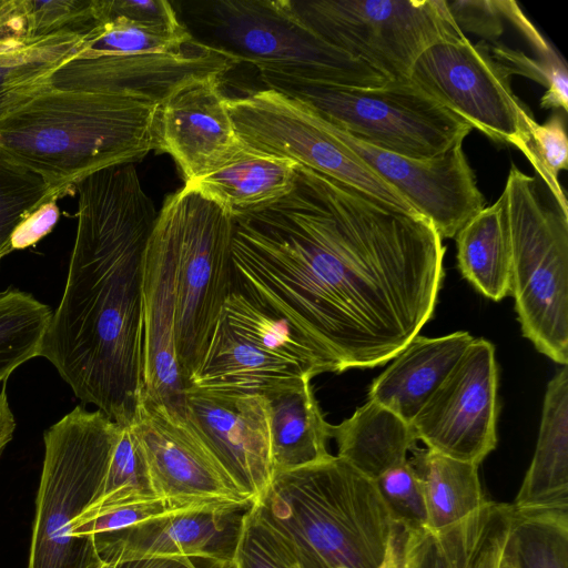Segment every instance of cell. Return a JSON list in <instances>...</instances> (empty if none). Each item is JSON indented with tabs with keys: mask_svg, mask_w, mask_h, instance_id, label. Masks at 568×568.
Returning <instances> with one entry per match:
<instances>
[{
	"mask_svg": "<svg viewBox=\"0 0 568 568\" xmlns=\"http://www.w3.org/2000/svg\"><path fill=\"white\" fill-rule=\"evenodd\" d=\"M446 247L433 224L301 164L290 194L234 219L233 288L337 366L393 359L432 318Z\"/></svg>",
	"mask_w": 568,
	"mask_h": 568,
	"instance_id": "1",
	"label": "cell"
},
{
	"mask_svg": "<svg viewBox=\"0 0 568 568\" xmlns=\"http://www.w3.org/2000/svg\"><path fill=\"white\" fill-rule=\"evenodd\" d=\"M75 190L74 244L40 357L77 398L129 425L142 389L143 262L158 211L133 163L95 171Z\"/></svg>",
	"mask_w": 568,
	"mask_h": 568,
	"instance_id": "2",
	"label": "cell"
},
{
	"mask_svg": "<svg viewBox=\"0 0 568 568\" xmlns=\"http://www.w3.org/2000/svg\"><path fill=\"white\" fill-rule=\"evenodd\" d=\"M159 106L49 85L0 118V156L41 176L59 199L95 171L159 150Z\"/></svg>",
	"mask_w": 568,
	"mask_h": 568,
	"instance_id": "3",
	"label": "cell"
},
{
	"mask_svg": "<svg viewBox=\"0 0 568 568\" xmlns=\"http://www.w3.org/2000/svg\"><path fill=\"white\" fill-rule=\"evenodd\" d=\"M252 509L298 568H377L397 529L375 481L333 455L274 473Z\"/></svg>",
	"mask_w": 568,
	"mask_h": 568,
	"instance_id": "4",
	"label": "cell"
},
{
	"mask_svg": "<svg viewBox=\"0 0 568 568\" xmlns=\"http://www.w3.org/2000/svg\"><path fill=\"white\" fill-rule=\"evenodd\" d=\"M181 22L192 38L258 72L308 81L374 89L388 80L331 45L293 10L291 0H214L180 3Z\"/></svg>",
	"mask_w": 568,
	"mask_h": 568,
	"instance_id": "5",
	"label": "cell"
},
{
	"mask_svg": "<svg viewBox=\"0 0 568 568\" xmlns=\"http://www.w3.org/2000/svg\"><path fill=\"white\" fill-rule=\"evenodd\" d=\"M503 201L511 253L510 295L523 335L568 363V214L540 181L511 165Z\"/></svg>",
	"mask_w": 568,
	"mask_h": 568,
	"instance_id": "6",
	"label": "cell"
},
{
	"mask_svg": "<svg viewBox=\"0 0 568 568\" xmlns=\"http://www.w3.org/2000/svg\"><path fill=\"white\" fill-rule=\"evenodd\" d=\"M121 425L74 407L43 434L44 457L27 568H99L92 539L73 537L75 519L98 496Z\"/></svg>",
	"mask_w": 568,
	"mask_h": 568,
	"instance_id": "7",
	"label": "cell"
},
{
	"mask_svg": "<svg viewBox=\"0 0 568 568\" xmlns=\"http://www.w3.org/2000/svg\"><path fill=\"white\" fill-rule=\"evenodd\" d=\"M267 89L300 101L321 118L378 149L413 159L438 156L473 128L410 79L361 89L261 71Z\"/></svg>",
	"mask_w": 568,
	"mask_h": 568,
	"instance_id": "8",
	"label": "cell"
},
{
	"mask_svg": "<svg viewBox=\"0 0 568 568\" xmlns=\"http://www.w3.org/2000/svg\"><path fill=\"white\" fill-rule=\"evenodd\" d=\"M162 207L172 221L176 248L175 352L189 379L201 366L233 288L234 217L217 203L183 186Z\"/></svg>",
	"mask_w": 568,
	"mask_h": 568,
	"instance_id": "9",
	"label": "cell"
},
{
	"mask_svg": "<svg viewBox=\"0 0 568 568\" xmlns=\"http://www.w3.org/2000/svg\"><path fill=\"white\" fill-rule=\"evenodd\" d=\"M300 20L388 81L406 80L420 54L464 36L446 0H291Z\"/></svg>",
	"mask_w": 568,
	"mask_h": 568,
	"instance_id": "10",
	"label": "cell"
},
{
	"mask_svg": "<svg viewBox=\"0 0 568 568\" xmlns=\"http://www.w3.org/2000/svg\"><path fill=\"white\" fill-rule=\"evenodd\" d=\"M226 105L240 138L248 146L291 159L398 210L419 215L341 141L329 122L300 101L266 88L226 98Z\"/></svg>",
	"mask_w": 568,
	"mask_h": 568,
	"instance_id": "11",
	"label": "cell"
},
{
	"mask_svg": "<svg viewBox=\"0 0 568 568\" xmlns=\"http://www.w3.org/2000/svg\"><path fill=\"white\" fill-rule=\"evenodd\" d=\"M510 78L489 45L473 44L465 34L429 47L409 74L416 87L473 129L519 150L532 114L513 92Z\"/></svg>",
	"mask_w": 568,
	"mask_h": 568,
	"instance_id": "12",
	"label": "cell"
},
{
	"mask_svg": "<svg viewBox=\"0 0 568 568\" xmlns=\"http://www.w3.org/2000/svg\"><path fill=\"white\" fill-rule=\"evenodd\" d=\"M154 494L179 511L251 507L192 423L140 392L129 424Z\"/></svg>",
	"mask_w": 568,
	"mask_h": 568,
	"instance_id": "13",
	"label": "cell"
},
{
	"mask_svg": "<svg viewBox=\"0 0 568 568\" xmlns=\"http://www.w3.org/2000/svg\"><path fill=\"white\" fill-rule=\"evenodd\" d=\"M495 346L474 338L410 422L417 440L442 455L480 465L497 445Z\"/></svg>",
	"mask_w": 568,
	"mask_h": 568,
	"instance_id": "14",
	"label": "cell"
},
{
	"mask_svg": "<svg viewBox=\"0 0 568 568\" xmlns=\"http://www.w3.org/2000/svg\"><path fill=\"white\" fill-rule=\"evenodd\" d=\"M332 126L345 145L433 224L442 240L455 237L485 207L463 142L438 156L413 159L378 149Z\"/></svg>",
	"mask_w": 568,
	"mask_h": 568,
	"instance_id": "15",
	"label": "cell"
},
{
	"mask_svg": "<svg viewBox=\"0 0 568 568\" xmlns=\"http://www.w3.org/2000/svg\"><path fill=\"white\" fill-rule=\"evenodd\" d=\"M185 393L189 420L237 486L257 503L274 475L265 396L193 387Z\"/></svg>",
	"mask_w": 568,
	"mask_h": 568,
	"instance_id": "16",
	"label": "cell"
},
{
	"mask_svg": "<svg viewBox=\"0 0 568 568\" xmlns=\"http://www.w3.org/2000/svg\"><path fill=\"white\" fill-rule=\"evenodd\" d=\"M236 63L197 43L169 54L95 55L65 61L50 79V87L146 100L161 105L181 88L223 77Z\"/></svg>",
	"mask_w": 568,
	"mask_h": 568,
	"instance_id": "17",
	"label": "cell"
},
{
	"mask_svg": "<svg viewBox=\"0 0 568 568\" xmlns=\"http://www.w3.org/2000/svg\"><path fill=\"white\" fill-rule=\"evenodd\" d=\"M142 388L174 417L187 420L186 384L175 352L176 248L161 206L143 262Z\"/></svg>",
	"mask_w": 568,
	"mask_h": 568,
	"instance_id": "18",
	"label": "cell"
},
{
	"mask_svg": "<svg viewBox=\"0 0 568 568\" xmlns=\"http://www.w3.org/2000/svg\"><path fill=\"white\" fill-rule=\"evenodd\" d=\"M220 80L210 77L190 83L159 106V151L171 155L185 183L223 165L245 146Z\"/></svg>",
	"mask_w": 568,
	"mask_h": 568,
	"instance_id": "19",
	"label": "cell"
},
{
	"mask_svg": "<svg viewBox=\"0 0 568 568\" xmlns=\"http://www.w3.org/2000/svg\"><path fill=\"white\" fill-rule=\"evenodd\" d=\"M251 507L169 514L93 537L92 541L99 557L108 562L151 556L233 561L242 521Z\"/></svg>",
	"mask_w": 568,
	"mask_h": 568,
	"instance_id": "20",
	"label": "cell"
},
{
	"mask_svg": "<svg viewBox=\"0 0 568 568\" xmlns=\"http://www.w3.org/2000/svg\"><path fill=\"white\" fill-rule=\"evenodd\" d=\"M513 507L487 500L455 525L403 530L399 568H499Z\"/></svg>",
	"mask_w": 568,
	"mask_h": 568,
	"instance_id": "21",
	"label": "cell"
},
{
	"mask_svg": "<svg viewBox=\"0 0 568 568\" xmlns=\"http://www.w3.org/2000/svg\"><path fill=\"white\" fill-rule=\"evenodd\" d=\"M473 339L462 331L440 337L416 335L374 379L368 399L410 424Z\"/></svg>",
	"mask_w": 568,
	"mask_h": 568,
	"instance_id": "22",
	"label": "cell"
},
{
	"mask_svg": "<svg viewBox=\"0 0 568 568\" xmlns=\"http://www.w3.org/2000/svg\"><path fill=\"white\" fill-rule=\"evenodd\" d=\"M298 163L245 144L230 161L184 184L234 219L264 210L290 194Z\"/></svg>",
	"mask_w": 568,
	"mask_h": 568,
	"instance_id": "23",
	"label": "cell"
},
{
	"mask_svg": "<svg viewBox=\"0 0 568 568\" xmlns=\"http://www.w3.org/2000/svg\"><path fill=\"white\" fill-rule=\"evenodd\" d=\"M517 510L568 509V368L545 393L531 463L511 505Z\"/></svg>",
	"mask_w": 568,
	"mask_h": 568,
	"instance_id": "24",
	"label": "cell"
},
{
	"mask_svg": "<svg viewBox=\"0 0 568 568\" xmlns=\"http://www.w3.org/2000/svg\"><path fill=\"white\" fill-rule=\"evenodd\" d=\"M313 376L298 365L276 357L237 335L222 318L199 369L187 387L254 394Z\"/></svg>",
	"mask_w": 568,
	"mask_h": 568,
	"instance_id": "25",
	"label": "cell"
},
{
	"mask_svg": "<svg viewBox=\"0 0 568 568\" xmlns=\"http://www.w3.org/2000/svg\"><path fill=\"white\" fill-rule=\"evenodd\" d=\"M311 378L303 377L265 394L274 473L329 458L328 424L314 395Z\"/></svg>",
	"mask_w": 568,
	"mask_h": 568,
	"instance_id": "26",
	"label": "cell"
},
{
	"mask_svg": "<svg viewBox=\"0 0 568 568\" xmlns=\"http://www.w3.org/2000/svg\"><path fill=\"white\" fill-rule=\"evenodd\" d=\"M337 455L372 480L408 460L417 438L409 423L367 400L351 417L331 425Z\"/></svg>",
	"mask_w": 568,
	"mask_h": 568,
	"instance_id": "27",
	"label": "cell"
},
{
	"mask_svg": "<svg viewBox=\"0 0 568 568\" xmlns=\"http://www.w3.org/2000/svg\"><path fill=\"white\" fill-rule=\"evenodd\" d=\"M83 37L58 33L29 41L23 24L0 32V118L49 87L54 71L78 54Z\"/></svg>",
	"mask_w": 568,
	"mask_h": 568,
	"instance_id": "28",
	"label": "cell"
},
{
	"mask_svg": "<svg viewBox=\"0 0 568 568\" xmlns=\"http://www.w3.org/2000/svg\"><path fill=\"white\" fill-rule=\"evenodd\" d=\"M221 318L237 335L313 377L339 373L336 364L287 320L236 288L226 298Z\"/></svg>",
	"mask_w": 568,
	"mask_h": 568,
	"instance_id": "29",
	"label": "cell"
},
{
	"mask_svg": "<svg viewBox=\"0 0 568 568\" xmlns=\"http://www.w3.org/2000/svg\"><path fill=\"white\" fill-rule=\"evenodd\" d=\"M455 239L464 278L493 301L510 295V242L500 196L473 216Z\"/></svg>",
	"mask_w": 568,
	"mask_h": 568,
	"instance_id": "30",
	"label": "cell"
},
{
	"mask_svg": "<svg viewBox=\"0 0 568 568\" xmlns=\"http://www.w3.org/2000/svg\"><path fill=\"white\" fill-rule=\"evenodd\" d=\"M422 479L429 529L438 530L463 520L487 499L478 466L430 449L417 450L409 459Z\"/></svg>",
	"mask_w": 568,
	"mask_h": 568,
	"instance_id": "31",
	"label": "cell"
},
{
	"mask_svg": "<svg viewBox=\"0 0 568 568\" xmlns=\"http://www.w3.org/2000/svg\"><path fill=\"white\" fill-rule=\"evenodd\" d=\"M503 559L511 568H568V509L513 507Z\"/></svg>",
	"mask_w": 568,
	"mask_h": 568,
	"instance_id": "32",
	"label": "cell"
},
{
	"mask_svg": "<svg viewBox=\"0 0 568 568\" xmlns=\"http://www.w3.org/2000/svg\"><path fill=\"white\" fill-rule=\"evenodd\" d=\"M51 316V308L28 292L7 288L0 293V383L40 357Z\"/></svg>",
	"mask_w": 568,
	"mask_h": 568,
	"instance_id": "33",
	"label": "cell"
},
{
	"mask_svg": "<svg viewBox=\"0 0 568 568\" xmlns=\"http://www.w3.org/2000/svg\"><path fill=\"white\" fill-rule=\"evenodd\" d=\"M194 39L185 29L172 31L124 19L101 22L82 40L77 55H149L176 53Z\"/></svg>",
	"mask_w": 568,
	"mask_h": 568,
	"instance_id": "34",
	"label": "cell"
},
{
	"mask_svg": "<svg viewBox=\"0 0 568 568\" xmlns=\"http://www.w3.org/2000/svg\"><path fill=\"white\" fill-rule=\"evenodd\" d=\"M158 498L130 426L121 425L100 491L84 510H99Z\"/></svg>",
	"mask_w": 568,
	"mask_h": 568,
	"instance_id": "35",
	"label": "cell"
},
{
	"mask_svg": "<svg viewBox=\"0 0 568 568\" xmlns=\"http://www.w3.org/2000/svg\"><path fill=\"white\" fill-rule=\"evenodd\" d=\"M50 200L58 197L41 176L0 156V260L19 223Z\"/></svg>",
	"mask_w": 568,
	"mask_h": 568,
	"instance_id": "36",
	"label": "cell"
},
{
	"mask_svg": "<svg viewBox=\"0 0 568 568\" xmlns=\"http://www.w3.org/2000/svg\"><path fill=\"white\" fill-rule=\"evenodd\" d=\"M23 38L58 33L85 36L102 22L99 0H22Z\"/></svg>",
	"mask_w": 568,
	"mask_h": 568,
	"instance_id": "37",
	"label": "cell"
},
{
	"mask_svg": "<svg viewBox=\"0 0 568 568\" xmlns=\"http://www.w3.org/2000/svg\"><path fill=\"white\" fill-rule=\"evenodd\" d=\"M519 151L530 162L560 209L568 214L567 199L558 180L560 171L568 168V139L562 116L554 114L542 124L531 116L528 120L527 139Z\"/></svg>",
	"mask_w": 568,
	"mask_h": 568,
	"instance_id": "38",
	"label": "cell"
},
{
	"mask_svg": "<svg viewBox=\"0 0 568 568\" xmlns=\"http://www.w3.org/2000/svg\"><path fill=\"white\" fill-rule=\"evenodd\" d=\"M374 481L396 527L410 530L426 526L424 487L409 459Z\"/></svg>",
	"mask_w": 568,
	"mask_h": 568,
	"instance_id": "39",
	"label": "cell"
},
{
	"mask_svg": "<svg viewBox=\"0 0 568 568\" xmlns=\"http://www.w3.org/2000/svg\"><path fill=\"white\" fill-rule=\"evenodd\" d=\"M234 568H298L283 542L255 515L245 514L233 557Z\"/></svg>",
	"mask_w": 568,
	"mask_h": 568,
	"instance_id": "40",
	"label": "cell"
},
{
	"mask_svg": "<svg viewBox=\"0 0 568 568\" xmlns=\"http://www.w3.org/2000/svg\"><path fill=\"white\" fill-rule=\"evenodd\" d=\"M176 513L184 511L176 510L161 498L99 510H84L74 521L73 537L77 539H92L152 518Z\"/></svg>",
	"mask_w": 568,
	"mask_h": 568,
	"instance_id": "41",
	"label": "cell"
},
{
	"mask_svg": "<svg viewBox=\"0 0 568 568\" xmlns=\"http://www.w3.org/2000/svg\"><path fill=\"white\" fill-rule=\"evenodd\" d=\"M102 22L124 19L172 31L185 29L173 3L165 0H99Z\"/></svg>",
	"mask_w": 568,
	"mask_h": 568,
	"instance_id": "42",
	"label": "cell"
},
{
	"mask_svg": "<svg viewBox=\"0 0 568 568\" xmlns=\"http://www.w3.org/2000/svg\"><path fill=\"white\" fill-rule=\"evenodd\" d=\"M446 4L463 33L473 32L488 40L501 36L506 1L446 0Z\"/></svg>",
	"mask_w": 568,
	"mask_h": 568,
	"instance_id": "43",
	"label": "cell"
},
{
	"mask_svg": "<svg viewBox=\"0 0 568 568\" xmlns=\"http://www.w3.org/2000/svg\"><path fill=\"white\" fill-rule=\"evenodd\" d=\"M489 51L510 75L519 74L530 78L546 88L556 77L567 72L566 64L555 51L539 60L531 59L525 53L505 45L489 47Z\"/></svg>",
	"mask_w": 568,
	"mask_h": 568,
	"instance_id": "44",
	"label": "cell"
},
{
	"mask_svg": "<svg viewBox=\"0 0 568 568\" xmlns=\"http://www.w3.org/2000/svg\"><path fill=\"white\" fill-rule=\"evenodd\" d=\"M60 215L57 200L42 203L29 213L16 227L10 240V250H23L38 243L49 234Z\"/></svg>",
	"mask_w": 568,
	"mask_h": 568,
	"instance_id": "45",
	"label": "cell"
},
{
	"mask_svg": "<svg viewBox=\"0 0 568 568\" xmlns=\"http://www.w3.org/2000/svg\"><path fill=\"white\" fill-rule=\"evenodd\" d=\"M111 568H234L233 561L206 557L151 556L122 561H112Z\"/></svg>",
	"mask_w": 568,
	"mask_h": 568,
	"instance_id": "46",
	"label": "cell"
},
{
	"mask_svg": "<svg viewBox=\"0 0 568 568\" xmlns=\"http://www.w3.org/2000/svg\"><path fill=\"white\" fill-rule=\"evenodd\" d=\"M22 24V0H0V32Z\"/></svg>",
	"mask_w": 568,
	"mask_h": 568,
	"instance_id": "47",
	"label": "cell"
},
{
	"mask_svg": "<svg viewBox=\"0 0 568 568\" xmlns=\"http://www.w3.org/2000/svg\"><path fill=\"white\" fill-rule=\"evenodd\" d=\"M377 568H399V546L396 531L390 538L382 564Z\"/></svg>",
	"mask_w": 568,
	"mask_h": 568,
	"instance_id": "48",
	"label": "cell"
},
{
	"mask_svg": "<svg viewBox=\"0 0 568 568\" xmlns=\"http://www.w3.org/2000/svg\"><path fill=\"white\" fill-rule=\"evenodd\" d=\"M112 567V562H108V561H104L101 564V566L99 568H111Z\"/></svg>",
	"mask_w": 568,
	"mask_h": 568,
	"instance_id": "49",
	"label": "cell"
},
{
	"mask_svg": "<svg viewBox=\"0 0 568 568\" xmlns=\"http://www.w3.org/2000/svg\"><path fill=\"white\" fill-rule=\"evenodd\" d=\"M499 568H511V567L501 558V561L499 564Z\"/></svg>",
	"mask_w": 568,
	"mask_h": 568,
	"instance_id": "50",
	"label": "cell"
}]
</instances>
